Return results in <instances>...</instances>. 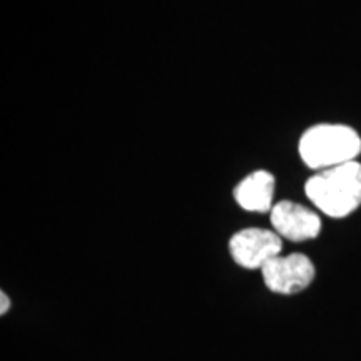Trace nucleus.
Instances as JSON below:
<instances>
[{"mask_svg":"<svg viewBox=\"0 0 361 361\" xmlns=\"http://www.w3.org/2000/svg\"><path fill=\"white\" fill-rule=\"evenodd\" d=\"M306 196L329 218H346L361 206V164L346 162L318 171L306 180Z\"/></svg>","mask_w":361,"mask_h":361,"instance_id":"f257e3e1","label":"nucleus"},{"mask_svg":"<svg viewBox=\"0 0 361 361\" xmlns=\"http://www.w3.org/2000/svg\"><path fill=\"white\" fill-rule=\"evenodd\" d=\"M298 149L310 169L323 171L356 161L361 152V137L350 126L318 124L301 135Z\"/></svg>","mask_w":361,"mask_h":361,"instance_id":"f03ea898","label":"nucleus"},{"mask_svg":"<svg viewBox=\"0 0 361 361\" xmlns=\"http://www.w3.org/2000/svg\"><path fill=\"white\" fill-rule=\"evenodd\" d=\"M261 273L268 290L278 295H296L305 291L316 276L314 264L301 252L276 256L261 269Z\"/></svg>","mask_w":361,"mask_h":361,"instance_id":"7ed1b4c3","label":"nucleus"},{"mask_svg":"<svg viewBox=\"0 0 361 361\" xmlns=\"http://www.w3.org/2000/svg\"><path fill=\"white\" fill-rule=\"evenodd\" d=\"M281 238L269 229L247 228L229 239L231 258L246 269H263L271 259L281 255Z\"/></svg>","mask_w":361,"mask_h":361,"instance_id":"20e7f679","label":"nucleus"},{"mask_svg":"<svg viewBox=\"0 0 361 361\" xmlns=\"http://www.w3.org/2000/svg\"><path fill=\"white\" fill-rule=\"evenodd\" d=\"M271 224L279 238L290 239L293 243L310 241L318 238L322 231V219L313 209L293 201H279L273 206Z\"/></svg>","mask_w":361,"mask_h":361,"instance_id":"39448f33","label":"nucleus"},{"mask_svg":"<svg viewBox=\"0 0 361 361\" xmlns=\"http://www.w3.org/2000/svg\"><path fill=\"white\" fill-rule=\"evenodd\" d=\"M276 179L264 169L247 174L234 189V200L245 211L251 213H268L273 209Z\"/></svg>","mask_w":361,"mask_h":361,"instance_id":"423d86ee","label":"nucleus"},{"mask_svg":"<svg viewBox=\"0 0 361 361\" xmlns=\"http://www.w3.org/2000/svg\"><path fill=\"white\" fill-rule=\"evenodd\" d=\"M0 301H2V308H0V313L6 314V311H8V308H11V300H8L6 293H0Z\"/></svg>","mask_w":361,"mask_h":361,"instance_id":"0eeeda50","label":"nucleus"}]
</instances>
